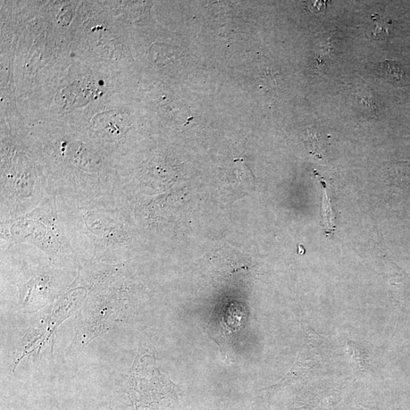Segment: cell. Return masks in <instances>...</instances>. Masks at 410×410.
<instances>
[{
  "label": "cell",
  "instance_id": "obj_1",
  "mask_svg": "<svg viewBox=\"0 0 410 410\" xmlns=\"http://www.w3.org/2000/svg\"><path fill=\"white\" fill-rule=\"evenodd\" d=\"M67 239L81 265H118L136 247L130 207L114 192L90 199L56 196Z\"/></svg>",
  "mask_w": 410,
  "mask_h": 410
},
{
  "label": "cell",
  "instance_id": "obj_2",
  "mask_svg": "<svg viewBox=\"0 0 410 410\" xmlns=\"http://www.w3.org/2000/svg\"><path fill=\"white\" fill-rule=\"evenodd\" d=\"M1 242L36 246L58 266L80 264L58 217L56 195L48 196L31 212L1 222Z\"/></svg>",
  "mask_w": 410,
  "mask_h": 410
},
{
  "label": "cell",
  "instance_id": "obj_3",
  "mask_svg": "<svg viewBox=\"0 0 410 410\" xmlns=\"http://www.w3.org/2000/svg\"><path fill=\"white\" fill-rule=\"evenodd\" d=\"M221 317V332L223 340L229 341L236 338L245 324L246 314L244 308L237 304H231Z\"/></svg>",
  "mask_w": 410,
  "mask_h": 410
},
{
  "label": "cell",
  "instance_id": "obj_4",
  "mask_svg": "<svg viewBox=\"0 0 410 410\" xmlns=\"http://www.w3.org/2000/svg\"><path fill=\"white\" fill-rule=\"evenodd\" d=\"M384 180L389 185L407 188L410 185V163L398 161L392 163L384 174Z\"/></svg>",
  "mask_w": 410,
  "mask_h": 410
},
{
  "label": "cell",
  "instance_id": "obj_5",
  "mask_svg": "<svg viewBox=\"0 0 410 410\" xmlns=\"http://www.w3.org/2000/svg\"><path fill=\"white\" fill-rule=\"evenodd\" d=\"M391 22L379 15L372 16V22L370 24V33L372 38H384L389 36Z\"/></svg>",
  "mask_w": 410,
  "mask_h": 410
},
{
  "label": "cell",
  "instance_id": "obj_6",
  "mask_svg": "<svg viewBox=\"0 0 410 410\" xmlns=\"http://www.w3.org/2000/svg\"><path fill=\"white\" fill-rule=\"evenodd\" d=\"M382 71L386 73L391 79L400 81L404 77V72L398 65L395 63L387 62L383 63L381 66Z\"/></svg>",
  "mask_w": 410,
  "mask_h": 410
}]
</instances>
